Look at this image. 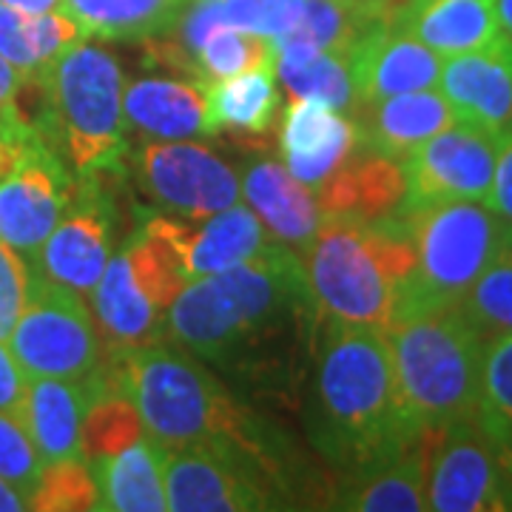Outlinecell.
<instances>
[{"instance_id": "41", "label": "cell", "mask_w": 512, "mask_h": 512, "mask_svg": "<svg viewBox=\"0 0 512 512\" xmlns=\"http://www.w3.org/2000/svg\"><path fill=\"white\" fill-rule=\"evenodd\" d=\"M32 274H35L32 262L0 239V342L9 339L26 305Z\"/></svg>"}, {"instance_id": "11", "label": "cell", "mask_w": 512, "mask_h": 512, "mask_svg": "<svg viewBox=\"0 0 512 512\" xmlns=\"http://www.w3.org/2000/svg\"><path fill=\"white\" fill-rule=\"evenodd\" d=\"M74 188L72 168L46 137H37L0 177V239L32 262L74 200Z\"/></svg>"}, {"instance_id": "13", "label": "cell", "mask_w": 512, "mask_h": 512, "mask_svg": "<svg viewBox=\"0 0 512 512\" xmlns=\"http://www.w3.org/2000/svg\"><path fill=\"white\" fill-rule=\"evenodd\" d=\"M495 137L453 123L402 157L404 202L399 211L450 200H487L495 171Z\"/></svg>"}, {"instance_id": "50", "label": "cell", "mask_w": 512, "mask_h": 512, "mask_svg": "<svg viewBox=\"0 0 512 512\" xmlns=\"http://www.w3.org/2000/svg\"><path fill=\"white\" fill-rule=\"evenodd\" d=\"M504 131H512V117H510V126H507V128H504Z\"/></svg>"}, {"instance_id": "26", "label": "cell", "mask_w": 512, "mask_h": 512, "mask_svg": "<svg viewBox=\"0 0 512 512\" xmlns=\"http://www.w3.org/2000/svg\"><path fill=\"white\" fill-rule=\"evenodd\" d=\"M97 481V510L111 512H163V444L137 439L126 450L89 461Z\"/></svg>"}, {"instance_id": "39", "label": "cell", "mask_w": 512, "mask_h": 512, "mask_svg": "<svg viewBox=\"0 0 512 512\" xmlns=\"http://www.w3.org/2000/svg\"><path fill=\"white\" fill-rule=\"evenodd\" d=\"M40 473H43V458L37 453L29 430L18 416L0 410V478L9 481L29 501Z\"/></svg>"}, {"instance_id": "2", "label": "cell", "mask_w": 512, "mask_h": 512, "mask_svg": "<svg viewBox=\"0 0 512 512\" xmlns=\"http://www.w3.org/2000/svg\"><path fill=\"white\" fill-rule=\"evenodd\" d=\"M311 308L302 256L274 239L248 262L191 279L168 305L165 330L197 359L231 367Z\"/></svg>"}, {"instance_id": "3", "label": "cell", "mask_w": 512, "mask_h": 512, "mask_svg": "<svg viewBox=\"0 0 512 512\" xmlns=\"http://www.w3.org/2000/svg\"><path fill=\"white\" fill-rule=\"evenodd\" d=\"M302 268L319 319L384 333L396 322L416 248L402 220L328 217L302 248Z\"/></svg>"}, {"instance_id": "38", "label": "cell", "mask_w": 512, "mask_h": 512, "mask_svg": "<svg viewBox=\"0 0 512 512\" xmlns=\"http://www.w3.org/2000/svg\"><path fill=\"white\" fill-rule=\"evenodd\" d=\"M476 419L493 439L512 436V336L484 345Z\"/></svg>"}, {"instance_id": "40", "label": "cell", "mask_w": 512, "mask_h": 512, "mask_svg": "<svg viewBox=\"0 0 512 512\" xmlns=\"http://www.w3.org/2000/svg\"><path fill=\"white\" fill-rule=\"evenodd\" d=\"M302 6L305 0H222L228 26L268 40L288 35L302 15Z\"/></svg>"}, {"instance_id": "18", "label": "cell", "mask_w": 512, "mask_h": 512, "mask_svg": "<svg viewBox=\"0 0 512 512\" xmlns=\"http://www.w3.org/2000/svg\"><path fill=\"white\" fill-rule=\"evenodd\" d=\"M436 436L439 430H424L402 453L345 473L333 507L353 512L427 510V473Z\"/></svg>"}, {"instance_id": "49", "label": "cell", "mask_w": 512, "mask_h": 512, "mask_svg": "<svg viewBox=\"0 0 512 512\" xmlns=\"http://www.w3.org/2000/svg\"><path fill=\"white\" fill-rule=\"evenodd\" d=\"M501 256H507L512 262V228L504 231V242H501Z\"/></svg>"}, {"instance_id": "14", "label": "cell", "mask_w": 512, "mask_h": 512, "mask_svg": "<svg viewBox=\"0 0 512 512\" xmlns=\"http://www.w3.org/2000/svg\"><path fill=\"white\" fill-rule=\"evenodd\" d=\"M111 225L109 200L94 185L92 174H83V183L74 188V200L40 245L32 268L80 296L92 293L111 259Z\"/></svg>"}, {"instance_id": "47", "label": "cell", "mask_w": 512, "mask_h": 512, "mask_svg": "<svg viewBox=\"0 0 512 512\" xmlns=\"http://www.w3.org/2000/svg\"><path fill=\"white\" fill-rule=\"evenodd\" d=\"M493 9L501 32L512 37V0H493Z\"/></svg>"}, {"instance_id": "46", "label": "cell", "mask_w": 512, "mask_h": 512, "mask_svg": "<svg viewBox=\"0 0 512 512\" xmlns=\"http://www.w3.org/2000/svg\"><path fill=\"white\" fill-rule=\"evenodd\" d=\"M495 444H498V458H501V470H504L507 498H510V510H512V436H507V439H495Z\"/></svg>"}, {"instance_id": "37", "label": "cell", "mask_w": 512, "mask_h": 512, "mask_svg": "<svg viewBox=\"0 0 512 512\" xmlns=\"http://www.w3.org/2000/svg\"><path fill=\"white\" fill-rule=\"evenodd\" d=\"M29 510L86 512L97 510V481L86 458H63L43 464Z\"/></svg>"}, {"instance_id": "32", "label": "cell", "mask_w": 512, "mask_h": 512, "mask_svg": "<svg viewBox=\"0 0 512 512\" xmlns=\"http://www.w3.org/2000/svg\"><path fill=\"white\" fill-rule=\"evenodd\" d=\"M191 0H60L55 9L103 40H151L174 29Z\"/></svg>"}, {"instance_id": "20", "label": "cell", "mask_w": 512, "mask_h": 512, "mask_svg": "<svg viewBox=\"0 0 512 512\" xmlns=\"http://www.w3.org/2000/svg\"><path fill=\"white\" fill-rule=\"evenodd\" d=\"M390 29L419 40L439 57L476 52L501 35L493 0H396Z\"/></svg>"}, {"instance_id": "23", "label": "cell", "mask_w": 512, "mask_h": 512, "mask_svg": "<svg viewBox=\"0 0 512 512\" xmlns=\"http://www.w3.org/2000/svg\"><path fill=\"white\" fill-rule=\"evenodd\" d=\"M126 126L151 140H194L208 134L200 83L143 77L123 89Z\"/></svg>"}, {"instance_id": "8", "label": "cell", "mask_w": 512, "mask_h": 512, "mask_svg": "<svg viewBox=\"0 0 512 512\" xmlns=\"http://www.w3.org/2000/svg\"><path fill=\"white\" fill-rule=\"evenodd\" d=\"M6 342L26 379L52 376L83 382L103 359V333L94 328L83 296L37 271Z\"/></svg>"}, {"instance_id": "24", "label": "cell", "mask_w": 512, "mask_h": 512, "mask_svg": "<svg viewBox=\"0 0 512 512\" xmlns=\"http://www.w3.org/2000/svg\"><path fill=\"white\" fill-rule=\"evenodd\" d=\"M92 305L103 342L111 350H134L160 342L165 333V313L134 282L126 254H114L103 276L92 288Z\"/></svg>"}, {"instance_id": "31", "label": "cell", "mask_w": 512, "mask_h": 512, "mask_svg": "<svg viewBox=\"0 0 512 512\" xmlns=\"http://www.w3.org/2000/svg\"><path fill=\"white\" fill-rule=\"evenodd\" d=\"M83 40L89 37L60 9L32 15L0 0V57L26 77L40 74Z\"/></svg>"}, {"instance_id": "27", "label": "cell", "mask_w": 512, "mask_h": 512, "mask_svg": "<svg viewBox=\"0 0 512 512\" xmlns=\"http://www.w3.org/2000/svg\"><path fill=\"white\" fill-rule=\"evenodd\" d=\"M274 242L268 228L259 222L251 208L231 205L205 220H188L185 231V268L188 276L220 274L239 262L254 259Z\"/></svg>"}, {"instance_id": "45", "label": "cell", "mask_w": 512, "mask_h": 512, "mask_svg": "<svg viewBox=\"0 0 512 512\" xmlns=\"http://www.w3.org/2000/svg\"><path fill=\"white\" fill-rule=\"evenodd\" d=\"M20 510H29V501H26V495L15 490L9 481H3L0 478V512H20Z\"/></svg>"}, {"instance_id": "12", "label": "cell", "mask_w": 512, "mask_h": 512, "mask_svg": "<svg viewBox=\"0 0 512 512\" xmlns=\"http://www.w3.org/2000/svg\"><path fill=\"white\" fill-rule=\"evenodd\" d=\"M137 171L148 197L185 220H205L242 200L237 171L191 140H148Z\"/></svg>"}, {"instance_id": "15", "label": "cell", "mask_w": 512, "mask_h": 512, "mask_svg": "<svg viewBox=\"0 0 512 512\" xmlns=\"http://www.w3.org/2000/svg\"><path fill=\"white\" fill-rule=\"evenodd\" d=\"M439 92L458 123L501 134L512 117V37L501 32L476 52L444 57Z\"/></svg>"}, {"instance_id": "9", "label": "cell", "mask_w": 512, "mask_h": 512, "mask_svg": "<svg viewBox=\"0 0 512 512\" xmlns=\"http://www.w3.org/2000/svg\"><path fill=\"white\" fill-rule=\"evenodd\" d=\"M165 501L174 512L271 510L274 487L262 456L239 444L163 447Z\"/></svg>"}, {"instance_id": "25", "label": "cell", "mask_w": 512, "mask_h": 512, "mask_svg": "<svg viewBox=\"0 0 512 512\" xmlns=\"http://www.w3.org/2000/svg\"><path fill=\"white\" fill-rule=\"evenodd\" d=\"M89 404L86 382L35 376L26 382V402L20 421L35 441L43 464L63 458H83L80 427Z\"/></svg>"}, {"instance_id": "4", "label": "cell", "mask_w": 512, "mask_h": 512, "mask_svg": "<svg viewBox=\"0 0 512 512\" xmlns=\"http://www.w3.org/2000/svg\"><path fill=\"white\" fill-rule=\"evenodd\" d=\"M134 402L148 439L163 447L239 444L259 453L248 410L208 370L183 350L151 342L134 350H111L94 370Z\"/></svg>"}, {"instance_id": "28", "label": "cell", "mask_w": 512, "mask_h": 512, "mask_svg": "<svg viewBox=\"0 0 512 512\" xmlns=\"http://www.w3.org/2000/svg\"><path fill=\"white\" fill-rule=\"evenodd\" d=\"M202 94H205L208 134H220L225 128L239 134L268 131L279 114L274 57L248 72L205 83Z\"/></svg>"}, {"instance_id": "36", "label": "cell", "mask_w": 512, "mask_h": 512, "mask_svg": "<svg viewBox=\"0 0 512 512\" xmlns=\"http://www.w3.org/2000/svg\"><path fill=\"white\" fill-rule=\"evenodd\" d=\"M271 57H274V40L222 23L205 37V43L194 57V77L200 86H205L214 80L248 72Z\"/></svg>"}, {"instance_id": "16", "label": "cell", "mask_w": 512, "mask_h": 512, "mask_svg": "<svg viewBox=\"0 0 512 512\" xmlns=\"http://www.w3.org/2000/svg\"><path fill=\"white\" fill-rule=\"evenodd\" d=\"M359 146L356 123L316 97H293L282 114L279 151L299 183L316 188Z\"/></svg>"}, {"instance_id": "19", "label": "cell", "mask_w": 512, "mask_h": 512, "mask_svg": "<svg viewBox=\"0 0 512 512\" xmlns=\"http://www.w3.org/2000/svg\"><path fill=\"white\" fill-rule=\"evenodd\" d=\"M239 194L268 234L296 254H302L325 220L311 185L299 183L279 160L259 157L245 165L239 174Z\"/></svg>"}, {"instance_id": "5", "label": "cell", "mask_w": 512, "mask_h": 512, "mask_svg": "<svg viewBox=\"0 0 512 512\" xmlns=\"http://www.w3.org/2000/svg\"><path fill=\"white\" fill-rule=\"evenodd\" d=\"M35 77L37 131L74 174H97L123 160L126 74L103 46L77 43Z\"/></svg>"}, {"instance_id": "30", "label": "cell", "mask_w": 512, "mask_h": 512, "mask_svg": "<svg viewBox=\"0 0 512 512\" xmlns=\"http://www.w3.org/2000/svg\"><path fill=\"white\" fill-rule=\"evenodd\" d=\"M274 69L282 89L293 97H316L336 111L356 109L348 57L316 49L293 35L274 40Z\"/></svg>"}, {"instance_id": "6", "label": "cell", "mask_w": 512, "mask_h": 512, "mask_svg": "<svg viewBox=\"0 0 512 512\" xmlns=\"http://www.w3.org/2000/svg\"><path fill=\"white\" fill-rule=\"evenodd\" d=\"M384 336L404 410L419 430L476 416L484 342L456 305L404 316Z\"/></svg>"}, {"instance_id": "33", "label": "cell", "mask_w": 512, "mask_h": 512, "mask_svg": "<svg viewBox=\"0 0 512 512\" xmlns=\"http://www.w3.org/2000/svg\"><path fill=\"white\" fill-rule=\"evenodd\" d=\"M396 0H305L288 35L348 57L367 35L390 26Z\"/></svg>"}, {"instance_id": "44", "label": "cell", "mask_w": 512, "mask_h": 512, "mask_svg": "<svg viewBox=\"0 0 512 512\" xmlns=\"http://www.w3.org/2000/svg\"><path fill=\"white\" fill-rule=\"evenodd\" d=\"M26 74H20L12 63H6L0 57V123L18 117L23 106H20V92H23Z\"/></svg>"}, {"instance_id": "42", "label": "cell", "mask_w": 512, "mask_h": 512, "mask_svg": "<svg viewBox=\"0 0 512 512\" xmlns=\"http://www.w3.org/2000/svg\"><path fill=\"white\" fill-rule=\"evenodd\" d=\"M484 205L498 220L512 228V131H501L495 137V171L493 185Z\"/></svg>"}, {"instance_id": "48", "label": "cell", "mask_w": 512, "mask_h": 512, "mask_svg": "<svg viewBox=\"0 0 512 512\" xmlns=\"http://www.w3.org/2000/svg\"><path fill=\"white\" fill-rule=\"evenodd\" d=\"M3 3H9V6H18L23 12H49V9H55L60 0H3Z\"/></svg>"}, {"instance_id": "21", "label": "cell", "mask_w": 512, "mask_h": 512, "mask_svg": "<svg viewBox=\"0 0 512 512\" xmlns=\"http://www.w3.org/2000/svg\"><path fill=\"white\" fill-rule=\"evenodd\" d=\"M353 123L359 146L390 160H402L404 154H410L413 148H419L458 120L439 89H421L359 106V117Z\"/></svg>"}, {"instance_id": "7", "label": "cell", "mask_w": 512, "mask_h": 512, "mask_svg": "<svg viewBox=\"0 0 512 512\" xmlns=\"http://www.w3.org/2000/svg\"><path fill=\"white\" fill-rule=\"evenodd\" d=\"M416 248L396 322L413 313L456 305L478 274L501 254L507 225L481 200H450L402 211Z\"/></svg>"}, {"instance_id": "22", "label": "cell", "mask_w": 512, "mask_h": 512, "mask_svg": "<svg viewBox=\"0 0 512 512\" xmlns=\"http://www.w3.org/2000/svg\"><path fill=\"white\" fill-rule=\"evenodd\" d=\"M404 171L399 160L367 151L350 154L325 183L313 188L322 217L376 222L393 217L404 202Z\"/></svg>"}, {"instance_id": "17", "label": "cell", "mask_w": 512, "mask_h": 512, "mask_svg": "<svg viewBox=\"0 0 512 512\" xmlns=\"http://www.w3.org/2000/svg\"><path fill=\"white\" fill-rule=\"evenodd\" d=\"M356 106L421 89H439L441 63L433 49L390 26L367 35L348 55Z\"/></svg>"}, {"instance_id": "29", "label": "cell", "mask_w": 512, "mask_h": 512, "mask_svg": "<svg viewBox=\"0 0 512 512\" xmlns=\"http://www.w3.org/2000/svg\"><path fill=\"white\" fill-rule=\"evenodd\" d=\"M185 231L188 222L157 217L146 222L123 248L134 282L163 313L191 282L185 268Z\"/></svg>"}, {"instance_id": "43", "label": "cell", "mask_w": 512, "mask_h": 512, "mask_svg": "<svg viewBox=\"0 0 512 512\" xmlns=\"http://www.w3.org/2000/svg\"><path fill=\"white\" fill-rule=\"evenodd\" d=\"M26 382L29 379L20 370L18 359L0 342V410L3 413H12L20 419V410L26 402Z\"/></svg>"}, {"instance_id": "35", "label": "cell", "mask_w": 512, "mask_h": 512, "mask_svg": "<svg viewBox=\"0 0 512 512\" xmlns=\"http://www.w3.org/2000/svg\"><path fill=\"white\" fill-rule=\"evenodd\" d=\"M456 311L484 345L512 336V262L507 256L498 254L478 274L476 282L458 296Z\"/></svg>"}, {"instance_id": "1", "label": "cell", "mask_w": 512, "mask_h": 512, "mask_svg": "<svg viewBox=\"0 0 512 512\" xmlns=\"http://www.w3.org/2000/svg\"><path fill=\"white\" fill-rule=\"evenodd\" d=\"M308 430L316 450L342 473L396 456L424 433L404 410L382 330L328 322Z\"/></svg>"}, {"instance_id": "34", "label": "cell", "mask_w": 512, "mask_h": 512, "mask_svg": "<svg viewBox=\"0 0 512 512\" xmlns=\"http://www.w3.org/2000/svg\"><path fill=\"white\" fill-rule=\"evenodd\" d=\"M83 382L89 390V404L80 427V453L86 461L114 456L126 450L128 444L143 439L140 413L120 387H111L94 373Z\"/></svg>"}, {"instance_id": "10", "label": "cell", "mask_w": 512, "mask_h": 512, "mask_svg": "<svg viewBox=\"0 0 512 512\" xmlns=\"http://www.w3.org/2000/svg\"><path fill=\"white\" fill-rule=\"evenodd\" d=\"M427 510H510L498 444L476 416L441 427L427 473Z\"/></svg>"}]
</instances>
